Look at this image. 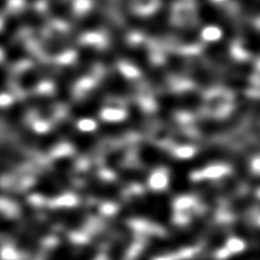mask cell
Returning <instances> with one entry per match:
<instances>
[{"label":"cell","instance_id":"obj_5","mask_svg":"<svg viewBox=\"0 0 260 260\" xmlns=\"http://www.w3.org/2000/svg\"><path fill=\"white\" fill-rule=\"evenodd\" d=\"M49 10L54 17L66 21L73 13V4L71 0H49Z\"/></svg>","mask_w":260,"mask_h":260},{"label":"cell","instance_id":"obj_4","mask_svg":"<svg viewBox=\"0 0 260 260\" xmlns=\"http://www.w3.org/2000/svg\"><path fill=\"white\" fill-rule=\"evenodd\" d=\"M77 81L78 79L73 65L66 67L58 77L55 83V91L58 96L61 99L70 98Z\"/></svg>","mask_w":260,"mask_h":260},{"label":"cell","instance_id":"obj_6","mask_svg":"<svg viewBox=\"0 0 260 260\" xmlns=\"http://www.w3.org/2000/svg\"><path fill=\"white\" fill-rule=\"evenodd\" d=\"M26 54H27V52H26L25 47H23V45L17 44L8 49L7 54H6V57L8 61L15 62V61H20L21 59L25 56Z\"/></svg>","mask_w":260,"mask_h":260},{"label":"cell","instance_id":"obj_3","mask_svg":"<svg viewBox=\"0 0 260 260\" xmlns=\"http://www.w3.org/2000/svg\"><path fill=\"white\" fill-rule=\"evenodd\" d=\"M96 54L98 53L95 47L90 45L82 47L80 49L77 55L76 61L73 64L78 80L89 73L95 61Z\"/></svg>","mask_w":260,"mask_h":260},{"label":"cell","instance_id":"obj_2","mask_svg":"<svg viewBox=\"0 0 260 260\" xmlns=\"http://www.w3.org/2000/svg\"><path fill=\"white\" fill-rule=\"evenodd\" d=\"M53 69L54 67L52 65L42 64L26 70L19 78V86L24 90L31 89L42 80H46Z\"/></svg>","mask_w":260,"mask_h":260},{"label":"cell","instance_id":"obj_7","mask_svg":"<svg viewBox=\"0 0 260 260\" xmlns=\"http://www.w3.org/2000/svg\"><path fill=\"white\" fill-rule=\"evenodd\" d=\"M8 82V73L2 65H0V92L4 89Z\"/></svg>","mask_w":260,"mask_h":260},{"label":"cell","instance_id":"obj_8","mask_svg":"<svg viewBox=\"0 0 260 260\" xmlns=\"http://www.w3.org/2000/svg\"><path fill=\"white\" fill-rule=\"evenodd\" d=\"M8 5V0H0V12L2 11Z\"/></svg>","mask_w":260,"mask_h":260},{"label":"cell","instance_id":"obj_9","mask_svg":"<svg viewBox=\"0 0 260 260\" xmlns=\"http://www.w3.org/2000/svg\"><path fill=\"white\" fill-rule=\"evenodd\" d=\"M28 2H30V3H34V2H36L38 0H27Z\"/></svg>","mask_w":260,"mask_h":260},{"label":"cell","instance_id":"obj_1","mask_svg":"<svg viewBox=\"0 0 260 260\" xmlns=\"http://www.w3.org/2000/svg\"><path fill=\"white\" fill-rule=\"evenodd\" d=\"M45 25L43 16L35 11H26L17 15L9 16L0 30V45H4L10 41L18 29L23 27L41 28Z\"/></svg>","mask_w":260,"mask_h":260}]
</instances>
